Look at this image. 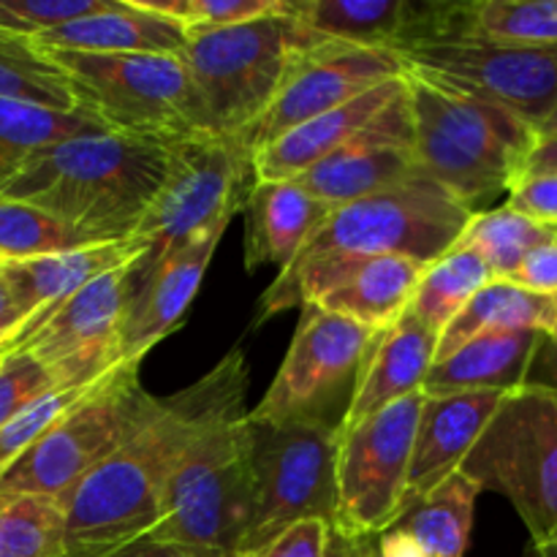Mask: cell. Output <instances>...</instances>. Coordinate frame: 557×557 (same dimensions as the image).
Masks as SVG:
<instances>
[{"instance_id": "6da1fadb", "label": "cell", "mask_w": 557, "mask_h": 557, "mask_svg": "<svg viewBox=\"0 0 557 557\" xmlns=\"http://www.w3.org/2000/svg\"><path fill=\"white\" fill-rule=\"evenodd\" d=\"M248 389V364L239 351L226 354L205 379L158 403L156 413L58 498L65 520L63 557H101L161 522L163 495L174 466L199 424L232 392Z\"/></svg>"}, {"instance_id": "7a4b0ae2", "label": "cell", "mask_w": 557, "mask_h": 557, "mask_svg": "<svg viewBox=\"0 0 557 557\" xmlns=\"http://www.w3.org/2000/svg\"><path fill=\"white\" fill-rule=\"evenodd\" d=\"M166 145L114 131L74 136L36 152L0 196L49 212L92 243L131 239L163 180Z\"/></svg>"}, {"instance_id": "3957f363", "label": "cell", "mask_w": 557, "mask_h": 557, "mask_svg": "<svg viewBox=\"0 0 557 557\" xmlns=\"http://www.w3.org/2000/svg\"><path fill=\"white\" fill-rule=\"evenodd\" d=\"M406 79L419 172L471 212H482L495 196H509L525 172L539 131L482 98L417 74Z\"/></svg>"}, {"instance_id": "277c9868", "label": "cell", "mask_w": 557, "mask_h": 557, "mask_svg": "<svg viewBox=\"0 0 557 557\" xmlns=\"http://www.w3.org/2000/svg\"><path fill=\"white\" fill-rule=\"evenodd\" d=\"M245 392L212 408L174 466L161 522L147 536L239 555L253 511V462Z\"/></svg>"}, {"instance_id": "5b68a950", "label": "cell", "mask_w": 557, "mask_h": 557, "mask_svg": "<svg viewBox=\"0 0 557 557\" xmlns=\"http://www.w3.org/2000/svg\"><path fill=\"white\" fill-rule=\"evenodd\" d=\"M308 33L292 14L188 30L183 69L199 134L245 136L270 109Z\"/></svg>"}, {"instance_id": "8992f818", "label": "cell", "mask_w": 557, "mask_h": 557, "mask_svg": "<svg viewBox=\"0 0 557 557\" xmlns=\"http://www.w3.org/2000/svg\"><path fill=\"white\" fill-rule=\"evenodd\" d=\"M460 473L479 493L515 506L533 549L557 539V389L522 384L506 392Z\"/></svg>"}, {"instance_id": "52a82bcc", "label": "cell", "mask_w": 557, "mask_h": 557, "mask_svg": "<svg viewBox=\"0 0 557 557\" xmlns=\"http://www.w3.org/2000/svg\"><path fill=\"white\" fill-rule=\"evenodd\" d=\"M139 364H117L90 395L38 435L0 473V498H60L114 455L161 403L141 386Z\"/></svg>"}, {"instance_id": "ba28073f", "label": "cell", "mask_w": 557, "mask_h": 557, "mask_svg": "<svg viewBox=\"0 0 557 557\" xmlns=\"http://www.w3.org/2000/svg\"><path fill=\"white\" fill-rule=\"evenodd\" d=\"M253 185V150L243 136L188 134L169 139L163 180L134 232L145 248L134 264V281L185 239L232 221Z\"/></svg>"}, {"instance_id": "9c48e42d", "label": "cell", "mask_w": 557, "mask_h": 557, "mask_svg": "<svg viewBox=\"0 0 557 557\" xmlns=\"http://www.w3.org/2000/svg\"><path fill=\"white\" fill-rule=\"evenodd\" d=\"M471 215L455 196L419 172L395 188L335 207L286 270L330 253L406 256L430 264L455 248Z\"/></svg>"}, {"instance_id": "30bf717a", "label": "cell", "mask_w": 557, "mask_h": 557, "mask_svg": "<svg viewBox=\"0 0 557 557\" xmlns=\"http://www.w3.org/2000/svg\"><path fill=\"white\" fill-rule=\"evenodd\" d=\"M250 422L253 511L239 555L299 520L335 522L337 422L302 417L288 422Z\"/></svg>"}, {"instance_id": "8fae6325", "label": "cell", "mask_w": 557, "mask_h": 557, "mask_svg": "<svg viewBox=\"0 0 557 557\" xmlns=\"http://www.w3.org/2000/svg\"><path fill=\"white\" fill-rule=\"evenodd\" d=\"M71 79L82 112L114 134L180 139L199 134L177 54L44 52Z\"/></svg>"}, {"instance_id": "7c38bea8", "label": "cell", "mask_w": 557, "mask_h": 557, "mask_svg": "<svg viewBox=\"0 0 557 557\" xmlns=\"http://www.w3.org/2000/svg\"><path fill=\"white\" fill-rule=\"evenodd\" d=\"M397 54L406 74L509 109L536 131L557 107V47L435 38Z\"/></svg>"}, {"instance_id": "4fadbf2b", "label": "cell", "mask_w": 557, "mask_h": 557, "mask_svg": "<svg viewBox=\"0 0 557 557\" xmlns=\"http://www.w3.org/2000/svg\"><path fill=\"white\" fill-rule=\"evenodd\" d=\"M424 395L406 397L337 438L335 522L346 536H381L406 511L408 466Z\"/></svg>"}, {"instance_id": "5bb4252c", "label": "cell", "mask_w": 557, "mask_h": 557, "mask_svg": "<svg viewBox=\"0 0 557 557\" xmlns=\"http://www.w3.org/2000/svg\"><path fill=\"white\" fill-rule=\"evenodd\" d=\"M136 261L87 283L16 346L49 370L58 389L90 386L123 364L120 335L134 297Z\"/></svg>"}, {"instance_id": "9a60e30c", "label": "cell", "mask_w": 557, "mask_h": 557, "mask_svg": "<svg viewBox=\"0 0 557 557\" xmlns=\"http://www.w3.org/2000/svg\"><path fill=\"white\" fill-rule=\"evenodd\" d=\"M379 332L343 315L302 305L294 341L259 406L248 411L253 422L275 424L288 419L324 417L343 384L357 381L364 354Z\"/></svg>"}, {"instance_id": "2e32d148", "label": "cell", "mask_w": 557, "mask_h": 557, "mask_svg": "<svg viewBox=\"0 0 557 557\" xmlns=\"http://www.w3.org/2000/svg\"><path fill=\"white\" fill-rule=\"evenodd\" d=\"M400 76H406V65L392 49L351 47L310 36L294 58L275 101L243 139L250 150H259L286 131Z\"/></svg>"}, {"instance_id": "e0dca14e", "label": "cell", "mask_w": 557, "mask_h": 557, "mask_svg": "<svg viewBox=\"0 0 557 557\" xmlns=\"http://www.w3.org/2000/svg\"><path fill=\"white\" fill-rule=\"evenodd\" d=\"M419 174L413 156V120L406 87L341 150L310 166L294 183L330 210L406 183Z\"/></svg>"}, {"instance_id": "ac0fdd59", "label": "cell", "mask_w": 557, "mask_h": 557, "mask_svg": "<svg viewBox=\"0 0 557 557\" xmlns=\"http://www.w3.org/2000/svg\"><path fill=\"white\" fill-rule=\"evenodd\" d=\"M226 226L228 221H221L196 237L185 239L183 245L163 253L145 275L136 277L134 297H131L123 335H120L123 362H141L156 343L177 330L199 292L201 277L210 267Z\"/></svg>"}, {"instance_id": "d6986e66", "label": "cell", "mask_w": 557, "mask_h": 557, "mask_svg": "<svg viewBox=\"0 0 557 557\" xmlns=\"http://www.w3.org/2000/svg\"><path fill=\"white\" fill-rule=\"evenodd\" d=\"M455 3L411 0H302L288 3L292 20L319 41L403 52L449 33Z\"/></svg>"}, {"instance_id": "ffe728a7", "label": "cell", "mask_w": 557, "mask_h": 557, "mask_svg": "<svg viewBox=\"0 0 557 557\" xmlns=\"http://www.w3.org/2000/svg\"><path fill=\"white\" fill-rule=\"evenodd\" d=\"M506 392L424 395L408 466L406 509L460 471Z\"/></svg>"}, {"instance_id": "44dd1931", "label": "cell", "mask_w": 557, "mask_h": 557, "mask_svg": "<svg viewBox=\"0 0 557 557\" xmlns=\"http://www.w3.org/2000/svg\"><path fill=\"white\" fill-rule=\"evenodd\" d=\"M141 253H145V248L131 237L120 239V243H96L85 245V248L63 250V253L36 256V259L0 261V272L9 283L16 310L25 319V326L14 337L11 348L20 346L49 313H54L65 299L82 292L87 283L101 277L103 272H112L117 267L141 259Z\"/></svg>"}, {"instance_id": "7402d4cb", "label": "cell", "mask_w": 557, "mask_h": 557, "mask_svg": "<svg viewBox=\"0 0 557 557\" xmlns=\"http://www.w3.org/2000/svg\"><path fill=\"white\" fill-rule=\"evenodd\" d=\"M435 348H438V335L424 330L408 310L397 324L379 332L354 381L351 400L343 408L337 438L351 433L357 424L384 408L419 395L435 362Z\"/></svg>"}, {"instance_id": "603a6c76", "label": "cell", "mask_w": 557, "mask_h": 557, "mask_svg": "<svg viewBox=\"0 0 557 557\" xmlns=\"http://www.w3.org/2000/svg\"><path fill=\"white\" fill-rule=\"evenodd\" d=\"M403 87H406V76L384 82V85L357 96L354 101L330 109V112L261 145L259 150H253L256 183H283V180L302 177L310 166L341 150L375 114L384 112Z\"/></svg>"}, {"instance_id": "cb8c5ba5", "label": "cell", "mask_w": 557, "mask_h": 557, "mask_svg": "<svg viewBox=\"0 0 557 557\" xmlns=\"http://www.w3.org/2000/svg\"><path fill=\"white\" fill-rule=\"evenodd\" d=\"M188 30L161 14H152L136 0H109L96 14L79 16L30 38L38 52H147L180 54Z\"/></svg>"}, {"instance_id": "d4e9b609", "label": "cell", "mask_w": 557, "mask_h": 557, "mask_svg": "<svg viewBox=\"0 0 557 557\" xmlns=\"http://www.w3.org/2000/svg\"><path fill=\"white\" fill-rule=\"evenodd\" d=\"M245 264L261 270L272 264L286 270L315 228L330 215V207L308 194L294 180L256 183L245 199Z\"/></svg>"}, {"instance_id": "484cf974", "label": "cell", "mask_w": 557, "mask_h": 557, "mask_svg": "<svg viewBox=\"0 0 557 557\" xmlns=\"http://www.w3.org/2000/svg\"><path fill=\"white\" fill-rule=\"evenodd\" d=\"M542 332L511 330L482 332L462 343L449 357L438 359L424 379L422 395H460V392H511L528 384Z\"/></svg>"}, {"instance_id": "4316f807", "label": "cell", "mask_w": 557, "mask_h": 557, "mask_svg": "<svg viewBox=\"0 0 557 557\" xmlns=\"http://www.w3.org/2000/svg\"><path fill=\"white\" fill-rule=\"evenodd\" d=\"M557 324V297H539L509 281L493 277L484 288L473 294L471 302L446 324L438 335L435 362L449 357L455 348L482 332L528 330L549 335Z\"/></svg>"}, {"instance_id": "83f0119b", "label": "cell", "mask_w": 557, "mask_h": 557, "mask_svg": "<svg viewBox=\"0 0 557 557\" xmlns=\"http://www.w3.org/2000/svg\"><path fill=\"white\" fill-rule=\"evenodd\" d=\"M479 487L460 471L403 511L392 528L406 533L428 557H466Z\"/></svg>"}, {"instance_id": "f1b7e54d", "label": "cell", "mask_w": 557, "mask_h": 557, "mask_svg": "<svg viewBox=\"0 0 557 557\" xmlns=\"http://www.w3.org/2000/svg\"><path fill=\"white\" fill-rule=\"evenodd\" d=\"M444 38H476L520 47H557V0L455 3Z\"/></svg>"}, {"instance_id": "f546056e", "label": "cell", "mask_w": 557, "mask_h": 557, "mask_svg": "<svg viewBox=\"0 0 557 557\" xmlns=\"http://www.w3.org/2000/svg\"><path fill=\"white\" fill-rule=\"evenodd\" d=\"M98 131L107 128L85 112H60L38 103L0 98V190L36 152Z\"/></svg>"}, {"instance_id": "4dcf8cb0", "label": "cell", "mask_w": 557, "mask_h": 557, "mask_svg": "<svg viewBox=\"0 0 557 557\" xmlns=\"http://www.w3.org/2000/svg\"><path fill=\"white\" fill-rule=\"evenodd\" d=\"M490 281H493V272L473 250L451 248L424 267L411 305H408V313L424 330L441 335L446 324L471 302L473 294L487 286Z\"/></svg>"}, {"instance_id": "1f68e13d", "label": "cell", "mask_w": 557, "mask_h": 557, "mask_svg": "<svg viewBox=\"0 0 557 557\" xmlns=\"http://www.w3.org/2000/svg\"><path fill=\"white\" fill-rule=\"evenodd\" d=\"M555 237L557 228L536 223L533 218L511 210L509 205H500L473 212L455 248L473 250L490 267L493 277L506 281L536 245Z\"/></svg>"}, {"instance_id": "d6a6232c", "label": "cell", "mask_w": 557, "mask_h": 557, "mask_svg": "<svg viewBox=\"0 0 557 557\" xmlns=\"http://www.w3.org/2000/svg\"><path fill=\"white\" fill-rule=\"evenodd\" d=\"M0 98L38 103L60 112H82L65 71L38 52L30 38L9 33H0Z\"/></svg>"}, {"instance_id": "836d02e7", "label": "cell", "mask_w": 557, "mask_h": 557, "mask_svg": "<svg viewBox=\"0 0 557 557\" xmlns=\"http://www.w3.org/2000/svg\"><path fill=\"white\" fill-rule=\"evenodd\" d=\"M65 520L58 498H0V557H63Z\"/></svg>"}, {"instance_id": "e575fe53", "label": "cell", "mask_w": 557, "mask_h": 557, "mask_svg": "<svg viewBox=\"0 0 557 557\" xmlns=\"http://www.w3.org/2000/svg\"><path fill=\"white\" fill-rule=\"evenodd\" d=\"M85 245L96 243L27 201L0 196V261L36 259Z\"/></svg>"}, {"instance_id": "d590c367", "label": "cell", "mask_w": 557, "mask_h": 557, "mask_svg": "<svg viewBox=\"0 0 557 557\" xmlns=\"http://www.w3.org/2000/svg\"><path fill=\"white\" fill-rule=\"evenodd\" d=\"M152 14L177 22L185 30L226 27L288 11V0H136Z\"/></svg>"}, {"instance_id": "8d00e7d4", "label": "cell", "mask_w": 557, "mask_h": 557, "mask_svg": "<svg viewBox=\"0 0 557 557\" xmlns=\"http://www.w3.org/2000/svg\"><path fill=\"white\" fill-rule=\"evenodd\" d=\"M96 384L76 386V389H52L44 397H38V400H33L27 408H22L16 417H11L9 422L0 428V473L27 449L38 435L47 433L69 408H74L82 397L90 395Z\"/></svg>"}, {"instance_id": "74e56055", "label": "cell", "mask_w": 557, "mask_h": 557, "mask_svg": "<svg viewBox=\"0 0 557 557\" xmlns=\"http://www.w3.org/2000/svg\"><path fill=\"white\" fill-rule=\"evenodd\" d=\"M109 0H0V33L33 38L79 16L96 14Z\"/></svg>"}, {"instance_id": "f35d334b", "label": "cell", "mask_w": 557, "mask_h": 557, "mask_svg": "<svg viewBox=\"0 0 557 557\" xmlns=\"http://www.w3.org/2000/svg\"><path fill=\"white\" fill-rule=\"evenodd\" d=\"M58 389L49 370L22 348L0 359V428L47 392Z\"/></svg>"}, {"instance_id": "ab89813d", "label": "cell", "mask_w": 557, "mask_h": 557, "mask_svg": "<svg viewBox=\"0 0 557 557\" xmlns=\"http://www.w3.org/2000/svg\"><path fill=\"white\" fill-rule=\"evenodd\" d=\"M335 525L324 520H299L277 536L239 557H332Z\"/></svg>"}, {"instance_id": "60d3db41", "label": "cell", "mask_w": 557, "mask_h": 557, "mask_svg": "<svg viewBox=\"0 0 557 557\" xmlns=\"http://www.w3.org/2000/svg\"><path fill=\"white\" fill-rule=\"evenodd\" d=\"M506 205L536 223L557 228V172L522 174L506 196Z\"/></svg>"}, {"instance_id": "b9f144b4", "label": "cell", "mask_w": 557, "mask_h": 557, "mask_svg": "<svg viewBox=\"0 0 557 557\" xmlns=\"http://www.w3.org/2000/svg\"><path fill=\"white\" fill-rule=\"evenodd\" d=\"M506 281L539 297H557V237L536 245Z\"/></svg>"}, {"instance_id": "7bdbcfd3", "label": "cell", "mask_w": 557, "mask_h": 557, "mask_svg": "<svg viewBox=\"0 0 557 557\" xmlns=\"http://www.w3.org/2000/svg\"><path fill=\"white\" fill-rule=\"evenodd\" d=\"M101 557H239L228 553H218V549H201V547H188V544L177 542H161V539L141 536L136 542L125 544V547L114 549Z\"/></svg>"}, {"instance_id": "ee69618b", "label": "cell", "mask_w": 557, "mask_h": 557, "mask_svg": "<svg viewBox=\"0 0 557 557\" xmlns=\"http://www.w3.org/2000/svg\"><path fill=\"white\" fill-rule=\"evenodd\" d=\"M528 384H544L557 389V324L549 335H544L542 346H539L531 375H528Z\"/></svg>"}, {"instance_id": "f6af8a7d", "label": "cell", "mask_w": 557, "mask_h": 557, "mask_svg": "<svg viewBox=\"0 0 557 557\" xmlns=\"http://www.w3.org/2000/svg\"><path fill=\"white\" fill-rule=\"evenodd\" d=\"M536 172H557V134L539 136L536 147H533L531 158L525 163L522 174H536Z\"/></svg>"}, {"instance_id": "bcb514c9", "label": "cell", "mask_w": 557, "mask_h": 557, "mask_svg": "<svg viewBox=\"0 0 557 557\" xmlns=\"http://www.w3.org/2000/svg\"><path fill=\"white\" fill-rule=\"evenodd\" d=\"M379 557H428L411 539L397 528H389L379 536Z\"/></svg>"}, {"instance_id": "7dc6e473", "label": "cell", "mask_w": 557, "mask_h": 557, "mask_svg": "<svg viewBox=\"0 0 557 557\" xmlns=\"http://www.w3.org/2000/svg\"><path fill=\"white\" fill-rule=\"evenodd\" d=\"M25 326V319L16 310L14 297L9 292V283H5L3 272H0V332H11V335H20V330Z\"/></svg>"}, {"instance_id": "c3c4849f", "label": "cell", "mask_w": 557, "mask_h": 557, "mask_svg": "<svg viewBox=\"0 0 557 557\" xmlns=\"http://www.w3.org/2000/svg\"><path fill=\"white\" fill-rule=\"evenodd\" d=\"M547 134H557V107L553 109V114L544 120L542 128H539V136H547Z\"/></svg>"}, {"instance_id": "681fc988", "label": "cell", "mask_w": 557, "mask_h": 557, "mask_svg": "<svg viewBox=\"0 0 557 557\" xmlns=\"http://www.w3.org/2000/svg\"><path fill=\"white\" fill-rule=\"evenodd\" d=\"M533 553H536V557H557V539H555V542H549L547 547L533 549Z\"/></svg>"}, {"instance_id": "f907efd6", "label": "cell", "mask_w": 557, "mask_h": 557, "mask_svg": "<svg viewBox=\"0 0 557 557\" xmlns=\"http://www.w3.org/2000/svg\"><path fill=\"white\" fill-rule=\"evenodd\" d=\"M11 343H14V335L11 332H0V354H9Z\"/></svg>"}, {"instance_id": "816d5d0a", "label": "cell", "mask_w": 557, "mask_h": 557, "mask_svg": "<svg viewBox=\"0 0 557 557\" xmlns=\"http://www.w3.org/2000/svg\"><path fill=\"white\" fill-rule=\"evenodd\" d=\"M5 357V354H0V359H3Z\"/></svg>"}]
</instances>
